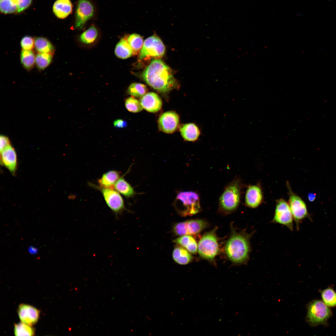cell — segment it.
I'll return each mask as SVG.
<instances>
[{
    "label": "cell",
    "instance_id": "6da1fadb",
    "mask_svg": "<svg viewBox=\"0 0 336 336\" xmlns=\"http://www.w3.org/2000/svg\"><path fill=\"white\" fill-rule=\"evenodd\" d=\"M142 77L148 85L161 93L168 92L177 86L172 70L160 59L152 60L143 72Z\"/></svg>",
    "mask_w": 336,
    "mask_h": 336
},
{
    "label": "cell",
    "instance_id": "7a4b0ae2",
    "mask_svg": "<svg viewBox=\"0 0 336 336\" xmlns=\"http://www.w3.org/2000/svg\"><path fill=\"white\" fill-rule=\"evenodd\" d=\"M252 234L233 231L225 246V252L229 259L236 264L246 263L250 250V239Z\"/></svg>",
    "mask_w": 336,
    "mask_h": 336
},
{
    "label": "cell",
    "instance_id": "3957f363",
    "mask_svg": "<svg viewBox=\"0 0 336 336\" xmlns=\"http://www.w3.org/2000/svg\"><path fill=\"white\" fill-rule=\"evenodd\" d=\"M241 187L240 180L236 178L226 186L219 198L221 211L227 213L236 210L240 202Z\"/></svg>",
    "mask_w": 336,
    "mask_h": 336
},
{
    "label": "cell",
    "instance_id": "277c9868",
    "mask_svg": "<svg viewBox=\"0 0 336 336\" xmlns=\"http://www.w3.org/2000/svg\"><path fill=\"white\" fill-rule=\"evenodd\" d=\"M174 206L178 213L182 217L194 215L201 210L199 195L192 191L180 192L177 195Z\"/></svg>",
    "mask_w": 336,
    "mask_h": 336
},
{
    "label": "cell",
    "instance_id": "5b68a950",
    "mask_svg": "<svg viewBox=\"0 0 336 336\" xmlns=\"http://www.w3.org/2000/svg\"><path fill=\"white\" fill-rule=\"evenodd\" d=\"M216 228L205 234L198 244V251L203 258L213 261L219 251V245L216 234Z\"/></svg>",
    "mask_w": 336,
    "mask_h": 336
},
{
    "label": "cell",
    "instance_id": "8992f818",
    "mask_svg": "<svg viewBox=\"0 0 336 336\" xmlns=\"http://www.w3.org/2000/svg\"><path fill=\"white\" fill-rule=\"evenodd\" d=\"M331 310L321 300H315L308 305L307 319L312 326L326 323L332 315Z\"/></svg>",
    "mask_w": 336,
    "mask_h": 336
},
{
    "label": "cell",
    "instance_id": "52a82bcc",
    "mask_svg": "<svg viewBox=\"0 0 336 336\" xmlns=\"http://www.w3.org/2000/svg\"><path fill=\"white\" fill-rule=\"evenodd\" d=\"M287 185L289 196L288 204L296 223V230L298 231L301 222L306 218H309V214L304 202L292 191L288 182H287Z\"/></svg>",
    "mask_w": 336,
    "mask_h": 336
},
{
    "label": "cell",
    "instance_id": "ba28073f",
    "mask_svg": "<svg viewBox=\"0 0 336 336\" xmlns=\"http://www.w3.org/2000/svg\"><path fill=\"white\" fill-rule=\"evenodd\" d=\"M165 48L161 39L153 35L145 40L139 53L140 61L152 58L162 57L165 53Z\"/></svg>",
    "mask_w": 336,
    "mask_h": 336
},
{
    "label": "cell",
    "instance_id": "9c48e42d",
    "mask_svg": "<svg viewBox=\"0 0 336 336\" xmlns=\"http://www.w3.org/2000/svg\"><path fill=\"white\" fill-rule=\"evenodd\" d=\"M95 187L100 191L108 207L116 216L125 210L123 198L114 188Z\"/></svg>",
    "mask_w": 336,
    "mask_h": 336
},
{
    "label": "cell",
    "instance_id": "30bf717a",
    "mask_svg": "<svg viewBox=\"0 0 336 336\" xmlns=\"http://www.w3.org/2000/svg\"><path fill=\"white\" fill-rule=\"evenodd\" d=\"M293 217L288 203L281 198L276 201L275 212L271 222L279 223L293 230Z\"/></svg>",
    "mask_w": 336,
    "mask_h": 336
},
{
    "label": "cell",
    "instance_id": "8fae6325",
    "mask_svg": "<svg viewBox=\"0 0 336 336\" xmlns=\"http://www.w3.org/2000/svg\"><path fill=\"white\" fill-rule=\"evenodd\" d=\"M207 225V223L202 219L191 220L176 223L174 226L173 230L177 236H194L200 233Z\"/></svg>",
    "mask_w": 336,
    "mask_h": 336
},
{
    "label": "cell",
    "instance_id": "7c38bea8",
    "mask_svg": "<svg viewBox=\"0 0 336 336\" xmlns=\"http://www.w3.org/2000/svg\"><path fill=\"white\" fill-rule=\"evenodd\" d=\"M94 12V6L89 0H78L75 27L80 30L82 29L86 22L93 16Z\"/></svg>",
    "mask_w": 336,
    "mask_h": 336
},
{
    "label": "cell",
    "instance_id": "4fadbf2b",
    "mask_svg": "<svg viewBox=\"0 0 336 336\" xmlns=\"http://www.w3.org/2000/svg\"><path fill=\"white\" fill-rule=\"evenodd\" d=\"M157 123L160 131L166 133H172L179 128V116L174 111H168L159 116Z\"/></svg>",
    "mask_w": 336,
    "mask_h": 336
},
{
    "label": "cell",
    "instance_id": "5bb4252c",
    "mask_svg": "<svg viewBox=\"0 0 336 336\" xmlns=\"http://www.w3.org/2000/svg\"><path fill=\"white\" fill-rule=\"evenodd\" d=\"M17 312L21 322L30 326L36 323L39 318L40 311L30 305L20 304Z\"/></svg>",
    "mask_w": 336,
    "mask_h": 336
},
{
    "label": "cell",
    "instance_id": "9a60e30c",
    "mask_svg": "<svg viewBox=\"0 0 336 336\" xmlns=\"http://www.w3.org/2000/svg\"><path fill=\"white\" fill-rule=\"evenodd\" d=\"M263 196L261 187L258 185H250L246 190L245 203L251 208L258 207L263 201Z\"/></svg>",
    "mask_w": 336,
    "mask_h": 336
},
{
    "label": "cell",
    "instance_id": "2e32d148",
    "mask_svg": "<svg viewBox=\"0 0 336 336\" xmlns=\"http://www.w3.org/2000/svg\"><path fill=\"white\" fill-rule=\"evenodd\" d=\"M139 100L143 108L149 112L155 113L158 112L162 105L160 97L153 92H147Z\"/></svg>",
    "mask_w": 336,
    "mask_h": 336
},
{
    "label": "cell",
    "instance_id": "e0dca14e",
    "mask_svg": "<svg viewBox=\"0 0 336 336\" xmlns=\"http://www.w3.org/2000/svg\"><path fill=\"white\" fill-rule=\"evenodd\" d=\"M1 152V162L12 174L16 172L17 166L16 152L11 145Z\"/></svg>",
    "mask_w": 336,
    "mask_h": 336
},
{
    "label": "cell",
    "instance_id": "ac0fdd59",
    "mask_svg": "<svg viewBox=\"0 0 336 336\" xmlns=\"http://www.w3.org/2000/svg\"><path fill=\"white\" fill-rule=\"evenodd\" d=\"M179 129L182 137L187 141L194 142L197 141L201 134L199 127L194 123L181 124L180 125Z\"/></svg>",
    "mask_w": 336,
    "mask_h": 336
},
{
    "label": "cell",
    "instance_id": "d6986e66",
    "mask_svg": "<svg viewBox=\"0 0 336 336\" xmlns=\"http://www.w3.org/2000/svg\"><path fill=\"white\" fill-rule=\"evenodd\" d=\"M53 9L57 17L63 19L71 13L72 5L70 0H57L53 5Z\"/></svg>",
    "mask_w": 336,
    "mask_h": 336
},
{
    "label": "cell",
    "instance_id": "ffe728a7",
    "mask_svg": "<svg viewBox=\"0 0 336 336\" xmlns=\"http://www.w3.org/2000/svg\"><path fill=\"white\" fill-rule=\"evenodd\" d=\"M120 177L119 172L115 170H109L103 174L98 180L99 186L114 188L115 184Z\"/></svg>",
    "mask_w": 336,
    "mask_h": 336
},
{
    "label": "cell",
    "instance_id": "44dd1931",
    "mask_svg": "<svg viewBox=\"0 0 336 336\" xmlns=\"http://www.w3.org/2000/svg\"><path fill=\"white\" fill-rule=\"evenodd\" d=\"M187 250L177 245L172 253V257L175 261L180 265H186L192 262L193 257Z\"/></svg>",
    "mask_w": 336,
    "mask_h": 336
},
{
    "label": "cell",
    "instance_id": "7402d4cb",
    "mask_svg": "<svg viewBox=\"0 0 336 336\" xmlns=\"http://www.w3.org/2000/svg\"><path fill=\"white\" fill-rule=\"evenodd\" d=\"M174 242L187 250L190 253L195 254L198 251V245L195 239L191 235L181 236Z\"/></svg>",
    "mask_w": 336,
    "mask_h": 336
},
{
    "label": "cell",
    "instance_id": "603a6c76",
    "mask_svg": "<svg viewBox=\"0 0 336 336\" xmlns=\"http://www.w3.org/2000/svg\"><path fill=\"white\" fill-rule=\"evenodd\" d=\"M35 40V48L38 53L54 54L55 47L47 38L39 37L36 38Z\"/></svg>",
    "mask_w": 336,
    "mask_h": 336
},
{
    "label": "cell",
    "instance_id": "cb8c5ba5",
    "mask_svg": "<svg viewBox=\"0 0 336 336\" xmlns=\"http://www.w3.org/2000/svg\"><path fill=\"white\" fill-rule=\"evenodd\" d=\"M114 53L117 57L122 59L128 58L133 55L127 39L123 38L118 42L115 48Z\"/></svg>",
    "mask_w": 336,
    "mask_h": 336
},
{
    "label": "cell",
    "instance_id": "d4e9b609",
    "mask_svg": "<svg viewBox=\"0 0 336 336\" xmlns=\"http://www.w3.org/2000/svg\"><path fill=\"white\" fill-rule=\"evenodd\" d=\"M114 188L125 197L130 198L133 196L136 192L131 185L122 176L115 184Z\"/></svg>",
    "mask_w": 336,
    "mask_h": 336
},
{
    "label": "cell",
    "instance_id": "484cf974",
    "mask_svg": "<svg viewBox=\"0 0 336 336\" xmlns=\"http://www.w3.org/2000/svg\"><path fill=\"white\" fill-rule=\"evenodd\" d=\"M35 57L32 50H22L20 55L21 63L22 66L26 70L32 69L35 64Z\"/></svg>",
    "mask_w": 336,
    "mask_h": 336
},
{
    "label": "cell",
    "instance_id": "4316f807",
    "mask_svg": "<svg viewBox=\"0 0 336 336\" xmlns=\"http://www.w3.org/2000/svg\"><path fill=\"white\" fill-rule=\"evenodd\" d=\"M148 91L147 86L144 84L133 83L131 84L127 89V93L132 96L141 98Z\"/></svg>",
    "mask_w": 336,
    "mask_h": 336
},
{
    "label": "cell",
    "instance_id": "83f0119b",
    "mask_svg": "<svg viewBox=\"0 0 336 336\" xmlns=\"http://www.w3.org/2000/svg\"><path fill=\"white\" fill-rule=\"evenodd\" d=\"M53 55L46 54L38 53L36 55L35 65L37 68L40 70H44L51 63Z\"/></svg>",
    "mask_w": 336,
    "mask_h": 336
},
{
    "label": "cell",
    "instance_id": "f1b7e54d",
    "mask_svg": "<svg viewBox=\"0 0 336 336\" xmlns=\"http://www.w3.org/2000/svg\"><path fill=\"white\" fill-rule=\"evenodd\" d=\"M131 47L133 55H137L140 53L143 44V40L139 35L136 33L131 34L127 38Z\"/></svg>",
    "mask_w": 336,
    "mask_h": 336
},
{
    "label": "cell",
    "instance_id": "f546056e",
    "mask_svg": "<svg viewBox=\"0 0 336 336\" xmlns=\"http://www.w3.org/2000/svg\"><path fill=\"white\" fill-rule=\"evenodd\" d=\"M97 35V30L96 28L93 25L82 34L80 39L82 43L89 44L92 43L96 40Z\"/></svg>",
    "mask_w": 336,
    "mask_h": 336
},
{
    "label": "cell",
    "instance_id": "4dcf8cb0",
    "mask_svg": "<svg viewBox=\"0 0 336 336\" xmlns=\"http://www.w3.org/2000/svg\"><path fill=\"white\" fill-rule=\"evenodd\" d=\"M321 296L324 302L329 307L336 306V292L331 288L323 290Z\"/></svg>",
    "mask_w": 336,
    "mask_h": 336
},
{
    "label": "cell",
    "instance_id": "1f68e13d",
    "mask_svg": "<svg viewBox=\"0 0 336 336\" xmlns=\"http://www.w3.org/2000/svg\"><path fill=\"white\" fill-rule=\"evenodd\" d=\"M14 333L16 336H33L35 334L34 329L30 326L22 322L15 324Z\"/></svg>",
    "mask_w": 336,
    "mask_h": 336
},
{
    "label": "cell",
    "instance_id": "d6a6232c",
    "mask_svg": "<svg viewBox=\"0 0 336 336\" xmlns=\"http://www.w3.org/2000/svg\"><path fill=\"white\" fill-rule=\"evenodd\" d=\"M125 105L127 110L133 113L140 112L143 109L139 100L133 96L129 97L125 100Z\"/></svg>",
    "mask_w": 336,
    "mask_h": 336
},
{
    "label": "cell",
    "instance_id": "836d02e7",
    "mask_svg": "<svg viewBox=\"0 0 336 336\" xmlns=\"http://www.w3.org/2000/svg\"><path fill=\"white\" fill-rule=\"evenodd\" d=\"M0 9L1 12L11 13L17 11V7L15 0H0Z\"/></svg>",
    "mask_w": 336,
    "mask_h": 336
},
{
    "label": "cell",
    "instance_id": "e575fe53",
    "mask_svg": "<svg viewBox=\"0 0 336 336\" xmlns=\"http://www.w3.org/2000/svg\"><path fill=\"white\" fill-rule=\"evenodd\" d=\"M35 40L32 37L26 35L22 38L20 41V46L22 50H32L35 47Z\"/></svg>",
    "mask_w": 336,
    "mask_h": 336
},
{
    "label": "cell",
    "instance_id": "d590c367",
    "mask_svg": "<svg viewBox=\"0 0 336 336\" xmlns=\"http://www.w3.org/2000/svg\"><path fill=\"white\" fill-rule=\"evenodd\" d=\"M32 0H15L18 12H21L27 8L30 5Z\"/></svg>",
    "mask_w": 336,
    "mask_h": 336
},
{
    "label": "cell",
    "instance_id": "8d00e7d4",
    "mask_svg": "<svg viewBox=\"0 0 336 336\" xmlns=\"http://www.w3.org/2000/svg\"><path fill=\"white\" fill-rule=\"evenodd\" d=\"M10 145V142L8 138L3 135H1L0 137V152Z\"/></svg>",
    "mask_w": 336,
    "mask_h": 336
},
{
    "label": "cell",
    "instance_id": "74e56055",
    "mask_svg": "<svg viewBox=\"0 0 336 336\" xmlns=\"http://www.w3.org/2000/svg\"><path fill=\"white\" fill-rule=\"evenodd\" d=\"M114 126L117 128H123L127 126L126 121L122 119H118L115 120L113 123Z\"/></svg>",
    "mask_w": 336,
    "mask_h": 336
},
{
    "label": "cell",
    "instance_id": "f35d334b",
    "mask_svg": "<svg viewBox=\"0 0 336 336\" xmlns=\"http://www.w3.org/2000/svg\"><path fill=\"white\" fill-rule=\"evenodd\" d=\"M307 196L309 201L310 202H313L314 201L315 199L316 194L310 193L308 194Z\"/></svg>",
    "mask_w": 336,
    "mask_h": 336
}]
</instances>
